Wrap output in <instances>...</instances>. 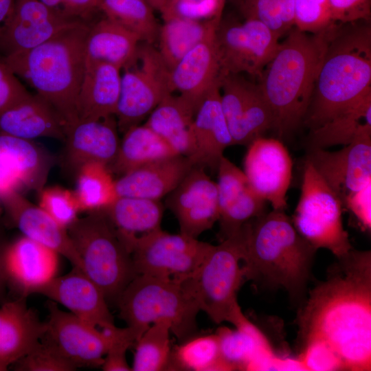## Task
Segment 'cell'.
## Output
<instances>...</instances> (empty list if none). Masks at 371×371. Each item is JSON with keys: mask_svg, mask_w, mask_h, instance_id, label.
Segmentation results:
<instances>
[{"mask_svg": "<svg viewBox=\"0 0 371 371\" xmlns=\"http://www.w3.org/2000/svg\"><path fill=\"white\" fill-rule=\"evenodd\" d=\"M299 326V357L309 370H371L370 251L337 258L311 291Z\"/></svg>", "mask_w": 371, "mask_h": 371, "instance_id": "6da1fadb", "label": "cell"}, {"mask_svg": "<svg viewBox=\"0 0 371 371\" xmlns=\"http://www.w3.org/2000/svg\"><path fill=\"white\" fill-rule=\"evenodd\" d=\"M371 92L370 22L336 23L329 30L303 122L312 131Z\"/></svg>", "mask_w": 371, "mask_h": 371, "instance_id": "7a4b0ae2", "label": "cell"}, {"mask_svg": "<svg viewBox=\"0 0 371 371\" xmlns=\"http://www.w3.org/2000/svg\"><path fill=\"white\" fill-rule=\"evenodd\" d=\"M245 280L283 288L304 299L316 249L295 228L284 210H272L241 228Z\"/></svg>", "mask_w": 371, "mask_h": 371, "instance_id": "3957f363", "label": "cell"}, {"mask_svg": "<svg viewBox=\"0 0 371 371\" xmlns=\"http://www.w3.org/2000/svg\"><path fill=\"white\" fill-rule=\"evenodd\" d=\"M330 29L309 34L292 28L258 79L257 83L273 113V130L279 139L304 120Z\"/></svg>", "mask_w": 371, "mask_h": 371, "instance_id": "277c9868", "label": "cell"}, {"mask_svg": "<svg viewBox=\"0 0 371 371\" xmlns=\"http://www.w3.org/2000/svg\"><path fill=\"white\" fill-rule=\"evenodd\" d=\"M90 26L69 28L25 52L0 58L56 111L66 131L78 121V98Z\"/></svg>", "mask_w": 371, "mask_h": 371, "instance_id": "5b68a950", "label": "cell"}, {"mask_svg": "<svg viewBox=\"0 0 371 371\" xmlns=\"http://www.w3.org/2000/svg\"><path fill=\"white\" fill-rule=\"evenodd\" d=\"M120 317L137 336L152 324H167L183 342L196 335L200 309L182 284L146 275H137L117 301Z\"/></svg>", "mask_w": 371, "mask_h": 371, "instance_id": "8992f818", "label": "cell"}, {"mask_svg": "<svg viewBox=\"0 0 371 371\" xmlns=\"http://www.w3.org/2000/svg\"><path fill=\"white\" fill-rule=\"evenodd\" d=\"M67 231L82 263V271L102 291L107 302H117L137 276L131 254L102 211L78 218Z\"/></svg>", "mask_w": 371, "mask_h": 371, "instance_id": "52a82bcc", "label": "cell"}, {"mask_svg": "<svg viewBox=\"0 0 371 371\" xmlns=\"http://www.w3.org/2000/svg\"><path fill=\"white\" fill-rule=\"evenodd\" d=\"M240 230L212 245L196 272L182 284L200 311L218 324L228 322L235 325L244 315L237 300L245 280Z\"/></svg>", "mask_w": 371, "mask_h": 371, "instance_id": "ba28073f", "label": "cell"}, {"mask_svg": "<svg viewBox=\"0 0 371 371\" xmlns=\"http://www.w3.org/2000/svg\"><path fill=\"white\" fill-rule=\"evenodd\" d=\"M343 207L339 196L306 159L300 197L292 223L316 249H326L337 258L353 249L343 225Z\"/></svg>", "mask_w": 371, "mask_h": 371, "instance_id": "9c48e42d", "label": "cell"}, {"mask_svg": "<svg viewBox=\"0 0 371 371\" xmlns=\"http://www.w3.org/2000/svg\"><path fill=\"white\" fill-rule=\"evenodd\" d=\"M121 74L120 97L115 117L118 130L124 133L139 123L168 95L173 93L170 72L158 49L141 42L129 65Z\"/></svg>", "mask_w": 371, "mask_h": 371, "instance_id": "30bf717a", "label": "cell"}, {"mask_svg": "<svg viewBox=\"0 0 371 371\" xmlns=\"http://www.w3.org/2000/svg\"><path fill=\"white\" fill-rule=\"evenodd\" d=\"M211 244L161 229L133 240L128 247L137 275L182 284L198 269Z\"/></svg>", "mask_w": 371, "mask_h": 371, "instance_id": "8fae6325", "label": "cell"}, {"mask_svg": "<svg viewBox=\"0 0 371 371\" xmlns=\"http://www.w3.org/2000/svg\"><path fill=\"white\" fill-rule=\"evenodd\" d=\"M279 39L258 20L221 19L215 34L221 76L241 74L258 80L278 49Z\"/></svg>", "mask_w": 371, "mask_h": 371, "instance_id": "7c38bea8", "label": "cell"}, {"mask_svg": "<svg viewBox=\"0 0 371 371\" xmlns=\"http://www.w3.org/2000/svg\"><path fill=\"white\" fill-rule=\"evenodd\" d=\"M47 308L48 319L41 340L53 346L78 368L101 366L118 328L99 330L71 312L61 310L58 303L50 300Z\"/></svg>", "mask_w": 371, "mask_h": 371, "instance_id": "4fadbf2b", "label": "cell"}, {"mask_svg": "<svg viewBox=\"0 0 371 371\" xmlns=\"http://www.w3.org/2000/svg\"><path fill=\"white\" fill-rule=\"evenodd\" d=\"M293 164L279 139L259 137L248 144L243 172L250 188L273 210H285Z\"/></svg>", "mask_w": 371, "mask_h": 371, "instance_id": "5bb4252c", "label": "cell"}, {"mask_svg": "<svg viewBox=\"0 0 371 371\" xmlns=\"http://www.w3.org/2000/svg\"><path fill=\"white\" fill-rule=\"evenodd\" d=\"M306 160L340 199L371 181V128L336 151L309 148Z\"/></svg>", "mask_w": 371, "mask_h": 371, "instance_id": "9a60e30c", "label": "cell"}, {"mask_svg": "<svg viewBox=\"0 0 371 371\" xmlns=\"http://www.w3.org/2000/svg\"><path fill=\"white\" fill-rule=\"evenodd\" d=\"M166 204L175 216L180 233L192 238L211 229L219 218L216 184L202 166L192 168L167 195Z\"/></svg>", "mask_w": 371, "mask_h": 371, "instance_id": "2e32d148", "label": "cell"}, {"mask_svg": "<svg viewBox=\"0 0 371 371\" xmlns=\"http://www.w3.org/2000/svg\"><path fill=\"white\" fill-rule=\"evenodd\" d=\"M79 25L83 24L60 17L40 0H16L0 40V58L25 52Z\"/></svg>", "mask_w": 371, "mask_h": 371, "instance_id": "e0dca14e", "label": "cell"}, {"mask_svg": "<svg viewBox=\"0 0 371 371\" xmlns=\"http://www.w3.org/2000/svg\"><path fill=\"white\" fill-rule=\"evenodd\" d=\"M60 255L23 236L5 245L3 265L8 286L27 297L57 276Z\"/></svg>", "mask_w": 371, "mask_h": 371, "instance_id": "ac0fdd59", "label": "cell"}, {"mask_svg": "<svg viewBox=\"0 0 371 371\" xmlns=\"http://www.w3.org/2000/svg\"><path fill=\"white\" fill-rule=\"evenodd\" d=\"M36 293L60 304L95 327L102 330L116 328L104 293L78 268L73 267L69 273L55 277Z\"/></svg>", "mask_w": 371, "mask_h": 371, "instance_id": "d6986e66", "label": "cell"}, {"mask_svg": "<svg viewBox=\"0 0 371 371\" xmlns=\"http://www.w3.org/2000/svg\"><path fill=\"white\" fill-rule=\"evenodd\" d=\"M1 199L14 225L24 236L64 256L74 268L82 271V260L67 229L60 225L39 206L30 203L20 192H12Z\"/></svg>", "mask_w": 371, "mask_h": 371, "instance_id": "ffe728a7", "label": "cell"}, {"mask_svg": "<svg viewBox=\"0 0 371 371\" xmlns=\"http://www.w3.org/2000/svg\"><path fill=\"white\" fill-rule=\"evenodd\" d=\"M194 166L216 170L225 150L234 145L224 115L219 82L201 99L194 115L192 126Z\"/></svg>", "mask_w": 371, "mask_h": 371, "instance_id": "44dd1931", "label": "cell"}, {"mask_svg": "<svg viewBox=\"0 0 371 371\" xmlns=\"http://www.w3.org/2000/svg\"><path fill=\"white\" fill-rule=\"evenodd\" d=\"M115 117L78 120L65 132V160L78 170L91 162L107 167L114 161L120 146Z\"/></svg>", "mask_w": 371, "mask_h": 371, "instance_id": "7402d4cb", "label": "cell"}, {"mask_svg": "<svg viewBox=\"0 0 371 371\" xmlns=\"http://www.w3.org/2000/svg\"><path fill=\"white\" fill-rule=\"evenodd\" d=\"M216 30L191 49L170 72L172 91L178 92L196 108L205 95L219 82L221 77Z\"/></svg>", "mask_w": 371, "mask_h": 371, "instance_id": "603a6c76", "label": "cell"}, {"mask_svg": "<svg viewBox=\"0 0 371 371\" xmlns=\"http://www.w3.org/2000/svg\"><path fill=\"white\" fill-rule=\"evenodd\" d=\"M26 298L17 297L0 305V371H5L30 352L45 330Z\"/></svg>", "mask_w": 371, "mask_h": 371, "instance_id": "cb8c5ba5", "label": "cell"}, {"mask_svg": "<svg viewBox=\"0 0 371 371\" xmlns=\"http://www.w3.org/2000/svg\"><path fill=\"white\" fill-rule=\"evenodd\" d=\"M193 166L189 158L179 155L153 161L116 179L117 194L160 201L179 184Z\"/></svg>", "mask_w": 371, "mask_h": 371, "instance_id": "d4e9b609", "label": "cell"}, {"mask_svg": "<svg viewBox=\"0 0 371 371\" xmlns=\"http://www.w3.org/2000/svg\"><path fill=\"white\" fill-rule=\"evenodd\" d=\"M120 86V68L105 62L85 60L78 98V120L115 116Z\"/></svg>", "mask_w": 371, "mask_h": 371, "instance_id": "484cf974", "label": "cell"}, {"mask_svg": "<svg viewBox=\"0 0 371 371\" xmlns=\"http://www.w3.org/2000/svg\"><path fill=\"white\" fill-rule=\"evenodd\" d=\"M216 335L229 370L271 369L276 357L265 336L246 317L235 329L223 326Z\"/></svg>", "mask_w": 371, "mask_h": 371, "instance_id": "4316f807", "label": "cell"}, {"mask_svg": "<svg viewBox=\"0 0 371 371\" xmlns=\"http://www.w3.org/2000/svg\"><path fill=\"white\" fill-rule=\"evenodd\" d=\"M0 133L30 140L38 137L65 139L60 117L37 94H31L0 113Z\"/></svg>", "mask_w": 371, "mask_h": 371, "instance_id": "83f0119b", "label": "cell"}, {"mask_svg": "<svg viewBox=\"0 0 371 371\" xmlns=\"http://www.w3.org/2000/svg\"><path fill=\"white\" fill-rule=\"evenodd\" d=\"M196 109L188 99L170 93L149 114L144 124L177 155L190 159L193 154L192 126Z\"/></svg>", "mask_w": 371, "mask_h": 371, "instance_id": "f1b7e54d", "label": "cell"}, {"mask_svg": "<svg viewBox=\"0 0 371 371\" xmlns=\"http://www.w3.org/2000/svg\"><path fill=\"white\" fill-rule=\"evenodd\" d=\"M139 38L106 16L90 27L85 45L86 61H102L123 69L133 61Z\"/></svg>", "mask_w": 371, "mask_h": 371, "instance_id": "f546056e", "label": "cell"}, {"mask_svg": "<svg viewBox=\"0 0 371 371\" xmlns=\"http://www.w3.org/2000/svg\"><path fill=\"white\" fill-rule=\"evenodd\" d=\"M100 211L114 226L128 250L133 240L161 229L164 206L160 201L117 196Z\"/></svg>", "mask_w": 371, "mask_h": 371, "instance_id": "4dcf8cb0", "label": "cell"}, {"mask_svg": "<svg viewBox=\"0 0 371 371\" xmlns=\"http://www.w3.org/2000/svg\"><path fill=\"white\" fill-rule=\"evenodd\" d=\"M176 155L151 129L145 124H138L124 133L117 155L108 168L112 174L121 176L153 161Z\"/></svg>", "mask_w": 371, "mask_h": 371, "instance_id": "1f68e13d", "label": "cell"}, {"mask_svg": "<svg viewBox=\"0 0 371 371\" xmlns=\"http://www.w3.org/2000/svg\"><path fill=\"white\" fill-rule=\"evenodd\" d=\"M0 157L19 175L25 188L40 191L51 167V158L30 139L0 133Z\"/></svg>", "mask_w": 371, "mask_h": 371, "instance_id": "d6a6232c", "label": "cell"}, {"mask_svg": "<svg viewBox=\"0 0 371 371\" xmlns=\"http://www.w3.org/2000/svg\"><path fill=\"white\" fill-rule=\"evenodd\" d=\"M222 18L199 21L183 18L164 20L157 41L158 51L171 69L191 49L216 30Z\"/></svg>", "mask_w": 371, "mask_h": 371, "instance_id": "836d02e7", "label": "cell"}, {"mask_svg": "<svg viewBox=\"0 0 371 371\" xmlns=\"http://www.w3.org/2000/svg\"><path fill=\"white\" fill-rule=\"evenodd\" d=\"M371 128V92L353 106L310 131L309 148L326 149L350 143L363 130Z\"/></svg>", "mask_w": 371, "mask_h": 371, "instance_id": "e575fe53", "label": "cell"}, {"mask_svg": "<svg viewBox=\"0 0 371 371\" xmlns=\"http://www.w3.org/2000/svg\"><path fill=\"white\" fill-rule=\"evenodd\" d=\"M76 195L80 212L103 210L118 196L115 180L106 165L87 163L78 170Z\"/></svg>", "mask_w": 371, "mask_h": 371, "instance_id": "d590c367", "label": "cell"}, {"mask_svg": "<svg viewBox=\"0 0 371 371\" xmlns=\"http://www.w3.org/2000/svg\"><path fill=\"white\" fill-rule=\"evenodd\" d=\"M168 370H229L215 334L194 336L172 349Z\"/></svg>", "mask_w": 371, "mask_h": 371, "instance_id": "8d00e7d4", "label": "cell"}, {"mask_svg": "<svg viewBox=\"0 0 371 371\" xmlns=\"http://www.w3.org/2000/svg\"><path fill=\"white\" fill-rule=\"evenodd\" d=\"M104 16L136 34L142 42L157 41L159 25L146 0H102Z\"/></svg>", "mask_w": 371, "mask_h": 371, "instance_id": "74e56055", "label": "cell"}, {"mask_svg": "<svg viewBox=\"0 0 371 371\" xmlns=\"http://www.w3.org/2000/svg\"><path fill=\"white\" fill-rule=\"evenodd\" d=\"M170 333V328L166 323L150 325L134 344L132 370H168L172 350Z\"/></svg>", "mask_w": 371, "mask_h": 371, "instance_id": "f35d334b", "label": "cell"}, {"mask_svg": "<svg viewBox=\"0 0 371 371\" xmlns=\"http://www.w3.org/2000/svg\"><path fill=\"white\" fill-rule=\"evenodd\" d=\"M238 8L245 19L260 21L279 38L295 25L294 0H242Z\"/></svg>", "mask_w": 371, "mask_h": 371, "instance_id": "ab89813d", "label": "cell"}, {"mask_svg": "<svg viewBox=\"0 0 371 371\" xmlns=\"http://www.w3.org/2000/svg\"><path fill=\"white\" fill-rule=\"evenodd\" d=\"M267 202L249 186L219 215L221 240L238 233L243 226L265 212Z\"/></svg>", "mask_w": 371, "mask_h": 371, "instance_id": "60d3db41", "label": "cell"}, {"mask_svg": "<svg viewBox=\"0 0 371 371\" xmlns=\"http://www.w3.org/2000/svg\"><path fill=\"white\" fill-rule=\"evenodd\" d=\"M38 202L43 211L66 229L80 212L75 192L59 186L44 187L39 191Z\"/></svg>", "mask_w": 371, "mask_h": 371, "instance_id": "b9f144b4", "label": "cell"}, {"mask_svg": "<svg viewBox=\"0 0 371 371\" xmlns=\"http://www.w3.org/2000/svg\"><path fill=\"white\" fill-rule=\"evenodd\" d=\"M294 27L309 34H319L336 23L329 0H294Z\"/></svg>", "mask_w": 371, "mask_h": 371, "instance_id": "7bdbcfd3", "label": "cell"}, {"mask_svg": "<svg viewBox=\"0 0 371 371\" xmlns=\"http://www.w3.org/2000/svg\"><path fill=\"white\" fill-rule=\"evenodd\" d=\"M12 368L17 371H73L78 368L53 346L41 340Z\"/></svg>", "mask_w": 371, "mask_h": 371, "instance_id": "ee69618b", "label": "cell"}, {"mask_svg": "<svg viewBox=\"0 0 371 371\" xmlns=\"http://www.w3.org/2000/svg\"><path fill=\"white\" fill-rule=\"evenodd\" d=\"M216 171V184L219 215L232 203L248 187L243 170L224 155L219 161Z\"/></svg>", "mask_w": 371, "mask_h": 371, "instance_id": "f6af8a7d", "label": "cell"}, {"mask_svg": "<svg viewBox=\"0 0 371 371\" xmlns=\"http://www.w3.org/2000/svg\"><path fill=\"white\" fill-rule=\"evenodd\" d=\"M225 0H170L161 12L164 20L183 18L210 20L222 18Z\"/></svg>", "mask_w": 371, "mask_h": 371, "instance_id": "bcb514c9", "label": "cell"}, {"mask_svg": "<svg viewBox=\"0 0 371 371\" xmlns=\"http://www.w3.org/2000/svg\"><path fill=\"white\" fill-rule=\"evenodd\" d=\"M40 1L60 17L89 26L100 19V13L103 14L102 0Z\"/></svg>", "mask_w": 371, "mask_h": 371, "instance_id": "7dc6e473", "label": "cell"}, {"mask_svg": "<svg viewBox=\"0 0 371 371\" xmlns=\"http://www.w3.org/2000/svg\"><path fill=\"white\" fill-rule=\"evenodd\" d=\"M137 340V336L129 327L118 328L101 368L104 371H130L126 354L127 350Z\"/></svg>", "mask_w": 371, "mask_h": 371, "instance_id": "c3c4849f", "label": "cell"}, {"mask_svg": "<svg viewBox=\"0 0 371 371\" xmlns=\"http://www.w3.org/2000/svg\"><path fill=\"white\" fill-rule=\"evenodd\" d=\"M335 23L370 22L371 0H329Z\"/></svg>", "mask_w": 371, "mask_h": 371, "instance_id": "681fc988", "label": "cell"}, {"mask_svg": "<svg viewBox=\"0 0 371 371\" xmlns=\"http://www.w3.org/2000/svg\"><path fill=\"white\" fill-rule=\"evenodd\" d=\"M31 94L19 78L0 59V113Z\"/></svg>", "mask_w": 371, "mask_h": 371, "instance_id": "f907efd6", "label": "cell"}, {"mask_svg": "<svg viewBox=\"0 0 371 371\" xmlns=\"http://www.w3.org/2000/svg\"><path fill=\"white\" fill-rule=\"evenodd\" d=\"M366 230L371 229V181L362 188L349 194L344 202Z\"/></svg>", "mask_w": 371, "mask_h": 371, "instance_id": "816d5d0a", "label": "cell"}, {"mask_svg": "<svg viewBox=\"0 0 371 371\" xmlns=\"http://www.w3.org/2000/svg\"><path fill=\"white\" fill-rule=\"evenodd\" d=\"M25 188L17 172L0 157V199Z\"/></svg>", "mask_w": 371, "mask_h": 371, "instance_id": "f5cc1de1", "label": "cell"}, {"mask_svg": "<svg viewBox=\"0 0 371 371\" xmlns=\"http://www.w3.org/2000/svg\"><path fill=\"white\" fill-rule=\"evenodd\" d=\"M16 0H0V40L11 19Z\"/></svg>", "mask_w": 371, "mask_h": 371, "instance_id": "db71d44e", "label": "cell"}, {"mask_svg": "<svg viewBox=\"0 0 371 371\" xmlns=\"http://www.w3.org/2000/svg\"><path fill=\"white\" fill-rule=\"evenodd\" d=\"M5 245L0 240V305L7 302L8 282L3 265V253Z\"/></svg>", "mask_w": 371, "mask_h": 371, "instance_id": "11a10c76", "label": "cell"}, {"mask_svg": "<svg viewBox=\"0 0 371 371\" xmlns=\"http://www.w3.org/2000/svg\"><path fill=\"white\" fill-rule=\"evenodd\" d=\"M151 7L161 12L170 0H146Z\"/></svg>", "mask_w": 371, "mask_h": 371, "instance_id": "9f6ffc18", "label": "cell"}, {"mask_svg": "<svg viewBox=\"0 0 371 371\" xmlns=\"http://www.w3.org/2000/svg\"><path fill=\"white\" fill-rule=\"evenodd\" d=\"M242 0H232V1L238 5V7L240 5Z\"/></svg>", "mask_w": 371, "mask_h": 371, "instance_id": "6f0895ef", "label": "cell"}]
</instances>
